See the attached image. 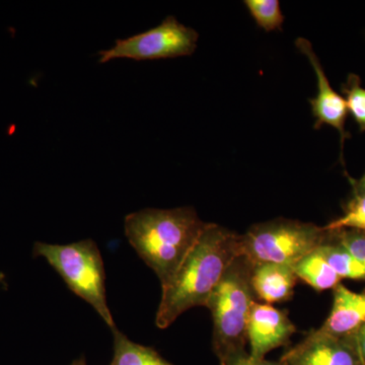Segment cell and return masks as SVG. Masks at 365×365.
Instances as JSON below:
<instances>
[{
    "instance_id": "6da1fadb",
    "label": "cell",
    "mask_w": 365,
    "mask_h": 365,
    "mask_svg": "<svg viewBox=\"0 0 365 365\" xmlns=\"http://www.w3.org/2000/svg\"><path fill=\"white\" fill-rule=\"evenodd\" d=\"M241 235L208 223L176 273L162 287L155 325L165 329L182 313L205 307L230 264L242 255Z\"/></svg>"
},
{
    "instance_id": "7a4b0ae2",
    "label": "cell",
    "mask_w": 365,
    "mask_h": 365,
    "mask_svg": "<svg viewBox=\"0 0 365 365\" xmlns=\"http://www.w3.org/2000/svg\"><path fill=\"white\" fill-rule=\"evenodd\" d=\"M208 223L192 207L145 208L125 217L129 244L165 285L198 241Z\"/></svg>"
},
{
    "instance_id": "3957f363",
    "label": "cell",
    "mask_w": 365,
    "mask_h": 365,
    "mask_svg": "<svg viewBox=\"0 0 365 365\" xmlns=\"http://www.w3.org/2000/svg\"><path fill=\"white\" fill-rule=\"evenodd\" d=\"M252 270L253 264L240 255L206 304L213 319V351L220 364L247 352L250 314L257 302L252 287Z\"/></svg>"
},
{
    "instance_id": "277c9868",
    "label": "cell",
    "mask_w": 365,
    "mask_h": 365,
    "mask_svg": "<svg viewBox=\"0 0 365 365\" xmlns=\"http://www.w3.org/2000/svg\"><path fill=\"white\" fill-rule=\"evenodd\" d=\"M33 255L46 259L69 289L91 304L110 329L116 327L108 307L104 261L93 240L68 245L37 242Z\"/></svg>"
},
{
    "instance_id": "5b68a950",
    "label": "cell",
    "mask_w": 365,
    "mask_h": 365,
    "mask_svg": "<svg viewBox=\"0 0 365 365\" xmlns=\"http://www.w3.org/2000/svg\"><path fill=\"white\" fill-rule=\"evenodd\" d=\"M328 230L314 223L278 220L258 223L241 235L242 255L252 264L273 263L294 267L325 241Z\"/></svg>"
},
{
    "instance_id": "8992f818",
    "label": "cell",
    "mask_w": 365,
    "mask_h": 365,
    "mask_svg": "<svg viewBox=\"0 0 365 365\" xmlns=\"http://www.w3.org/2000/svg\"><path fill=\"white\" fill-rule=\"evenodd\" d=\"M198 39V33L194 29L169 16L160 25L146 32L118 39L112 48L98 52V62L106 63L117 58L143 61L189 56L195 51Z\"/></svg>"
},
{
    "instance_id": "52a82bcc",
    "label": "cell",
    "mask_w": 365,
    "mask_h": 365,
    "mask_svg": "<svg viewBox=\"0 0 365 365\" xmlns=\"http://www.w3.org/2000/svg\"><path fill=\"white\" fill-rule=\"evenodd\" d=\"M295 46L309 60L316 74L317 83H318V93L316 98L309 100L312 106L314 120V129H319L324 125L332 127L339 132L341 143L340 160L345 167L343 158V150L346 139L350 138V134L346 131V120H347L348 110L344 97L333 90L329 78H327L325 71L322 66L319 57L314 52L313 46L309 40L299 38L295 41Z\"/></svg>"
},
{
    "instance_id": "ba28073f",
    "label": "cell",
    "mask_w": 365,
    "mask_h": 365,
    "mask_svg": "<svg viewBox=\"0 0 365 365\" xmlns=\"http://www.w3.org/2000/svg\"><path fill=\"white\" fill-rule=\"evenodd\" d=\"M279 361L284 365H362L347 338L335 337L321 328L307 334Z\"/></svg>"
},
{
    "instance_id": "9c48e42d",
    "label": "cell",
    "mask_w": 365,
    "mask_h": 365,
    "mask_svg": "<svg viewBox=\"0 0 365 365\" xmlns=\"http://www.w3.org/2000/svg\"><path fill=\"white\" fill-rule=\"evenodd\" d=\"M295 332L297 328L287 312L271 304L254 302L248 324L250 355L265 359L267 353L287 345Z\"/></svg>"
},
{
    "instance_id": "30bf717a",
    "label": "cell",
    "mask_w": 365,
    "mask_h": 365,
    "mask_svg": "<svg viewBox=\"0 0 365 365\" xmlns=\"http://www.w3.org/2000/svg\"><path fill=\"white\" fill-rule=\"evenodd\" d=\"M365 323V290L355 292L340 283L333 289L332 309L321 327L335 337L346 338Z\"/></svg>"
},
{
    "instance_id": "8fae6325",
    "label": "cell",
    "mask_w": 365,
    "mask_h": 365,
    "mask_svg": "<svg viewBox=\"0 0 365 365\" xmlns=\"http://www.w3.org/2000/svg\"><path fill=\"white\" fill-rule=\"evenodd\" d=\"M297 280L292 266L253 264L252 287L256 299L265 304H272L292 299Z\"/></svg>"
},
{
    "instance_id": "7c38bea8",
    "label": "cell",
    "mask_w": 365,
    "mask_h": 365,
    "mask_svg": "<svg viewBox=\"0 0 365 365\" xmlns=\"http://www.w3.org/2000/svg\"><path fill=\"white\" fill-rule=\"evenodd\" d=\"M294 269L297 279L317 292L333 290L342 283V278L331 267L319 248L304 257Z\"/></svg>"
},
{
    "instance_id": "4fadbf2b",
    "label": "cell",
    "mask_w": 365,
    "mask_h": 365,
    "mask_svg": "<svg viewBox=\"0 0 365 365\" xmlns=\"http://www.w3.org/2000/svg\"><path fill=\"white\" fill-rule=\"evenodd\" d=\"M111 330L114 356L110 365H175L163 359L153 347L132 342L117 327Z\"/></svg>"
},
{
    "instance_id": "5bb4252c",
    "label": "cell",
    "mask_w": 365,
    "mask_h": 365,
    "mask_svg": "<svg viewBox=\"0 0 365 365\" xmlns=\"http://www.w3.org/2000/svg\"><path fill=\"white\" fill-rule=\"evenodd\" d=\"M319 250L342 279L365 281V266L337 242L330 230Z\"/></svg>"
},
{
    "instance_id": "9a60e30c",
    "label": "cell",
    "mask_w": 365,
    "mask_h": 365,
    "mask_svg": "<svg viewBox=\"0 0 365 365\" xmlns=\"http://www.w3.org/2000/svg\"><path fill=\"white\" fill-rule=\"evenodd\" d=\"M244 4L257 25L264 31L282 30L285 18L278 0H246Z\"/></svg>"
},
{
    "instance_id": "2e32d148",
    "label": "cell",
    "mask_w": 365,
    "mask_h": 365,
    "mask_svg": "<svg viewBox=\"0 0 365 365\" xmlns=\"http://www.w3.org/2000/svg\"><path fill=\"white\" fill-rule=\"evenodd\" d=\"M341 90L345 96L348 113L359 126V131L365 132V88L361 85V78L357 74L350 73Z\"/></svg>"
},
{
    "instance_id": "e0dca14e",
    "label": "cell",
    "mask_w": 365,
    "mask_h": 365,
    "mask_svg": "<svg viewBox=\"0 0 365 365\" xmlns=\"http://www.w3.org/2000/svg\"><path fill=\"white\" fill-rule=\"evenodd\" d=\"M327 230L351 228L365 230V194L351 197L343 207V215L325 225Z\"/></svg>"
},
{
    "instance_id": "ac0fdd59",
    "label": "cell",
    "mask_w": 365,
    "mask_h": 365,
    "mask_svg": "<svg viewBox=\"0 0 365 365\" xmlns=\"http://www.w3.org/2000/svg\"><path fill=\"white\" fill-rule=\"evenodd\" d=\"M330 232L340 245L365 266V230L341 228Z\"/></svg>"
},
{
    "instance_id": "d6986e66",
    "label": "cell",
    "mask_w": 365,
    "mask_h": 365,
    "mask_svg": "<svg viewBox=\"0 0 365 365\" xmlns=\"http://www.w3.org/2000/svg\"><path fill=\"white\" fill-rule=\"evenodd\" d=\"M220 365H284L280 361H270L265 359H256L252 356L248 352L242 353V354L235 355V356L230 357Z\"/></svg>"
},
{
    "instance_id": "ffe728a7",
    "label": "cell",
    "mask_w": 365,
    "mask_h": 365,
    "mask_svg": "<svg viewBox=\"0 0 365 365\" xmlns=\"http://www.w3.org/2000/svg\"><path fill=\"white\" fill-rule=\"evenodd\" d=\"M346 338L351 343L361 364L365 365V323L360 327L359 330L355 331L352 335Z\"/></svg>"
},
{
    "instance_id": "44dd1931",
    "label": "cell",
    "mask_w": 365,
    "mask_h": 365,
    "mask_svg": "<svg viewBox=\"0 0 365 365\" xmlns=\"http://www.w3.org/2000/svg\"><path fill=\"white\" fill-rule=\"evenodd\" d=\"M348 180L351 184L353 196L365 194V172L359 179L355 180L351 177H348Z\"/></svg>"
},
{
    "instance_id": "7402d4cb",
    "label": "cell",
    "mask_w": 365,
    "mask_h": 365,
    "mask_svg": "<svg viewBox=\"0 0 365 365\" xmlns=\"http://www.w3.org/2000/svg\"><path fill=\"white\" fill-rule=\"evenodd\" d=\"M71 365H86L85 357H81V359L74 360Z\"/></svg>"
}]
</instances>
